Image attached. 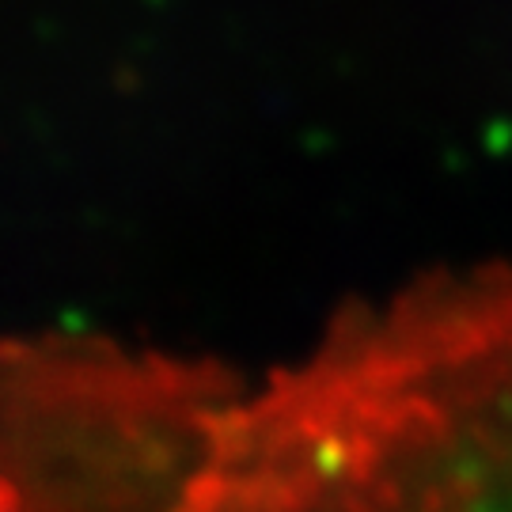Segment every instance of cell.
<instances>
[{
	"label": "cell",
	"mask_w": 512,
	"mask_h": 512,
	"mask_svg": "<svg viewBox=\"0 0 512 512\" xmlns=\"http://www.w3.org/2000/svg\"><path fill=\"white\" fill-rule=\"evenodd\" d=\"M107 512H512V255L353 300L258 384L190 357Z\"/></svg>",
	"instance_id": "cell-1"
},
{
	"label": "cell",
	"mask_w": 512,
	"mask_h": 512,
	"mask_svg": "<svg viewBox=\"0 0 512 512\" xmlns=\"http://www.w3.org/2000/svg\"><path fill=\"white\" fill-rule=\"evenodd\" d=\"M0 512H23V501H19L16 486L4 478V471H0Z\"/></svg>",
	"instance_id": "cell-2"
}]
</instances>
